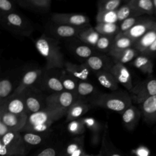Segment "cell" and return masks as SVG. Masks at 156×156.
I'll return each instance as SVG.
<instances>
[{
  "label": "cell",
  "instance_id": "cell-1",
  "mask_svg": "<svg viewBox=\"0 0 156 156\" xmlns=\"http://www.w3.org/2000/svg\"><path fill=\"white\" fill-rule=\"evenodd\" d=\"M67 110L52 105L47 104L44 110L28 115L26 124L21 132H52L51 129L52 124L66 115Z\"/></svg>",
  "mask_w": 156,
  "mask_h": 156
},
{
  "label": "cell",
  "instance_id": "cell-2",
  "mask_svg": "<svg viewBox=\"0 0 156 156\" xmlns=\"http://www.w3.org/2000/svg\"><path fill=\"white\" fill-rule=\"evenodd\" d=\"M35 45L38 52L46 59V69H63L65 62L57 39L43 34L35 41Z\"/></svg>",
  "mask_w": 156,
  "mask_h": 156
},
{
  "label": "cell",
  "instance_id": "cell-3",
  "mask_svg": "<svg viewBox=\"0 0 156 156\" xmlns=\"http://www.w3.org/2000/svg\"><path fill=\"white\" fill-rule=\"evenodd\" d=\"M88 102L92 107H99L121 114L133 103L130 93L126 91L96 94L90 98Z\"/></svg>",
  "mask_w": 156,
  "mask_h": 156
},
{
  "label": "cell",
  "instance_id": "cell-4",
  "mask_svg": "<svg viewBox=\"0 0 156 156\" xmlns=\"http://www.w3.org/2000/svg\"><path fill=\"white\" fill-rule=\"evenodd\" d=\"M1 23L4 29L19 36L29 37L34 30L29 20L16 12L1 14Z\"/></svg>",
  "mask_w": 156,
  "mask_h": 156
},
{
  "label": "cell",
  "instance_id": "cell-5",
  "mask_svg": "<svg viewBox=\"0 0 156 156\" xmlns=\"http://www.w3.org/2000/svg\"><path fill=\"white\" fill-rule=\"evenodd\" d=\"M26 146L21 132L10 131L0 138V156H25Z\"/></svg>",
  "mask_w": 156,
  "mask_h": 156
},
{
  "label": "cell",
  "instance_id": "cell-6",
  "mask_svg": "<svg viewBox=\"0 0 156 156\" xmlns=\"http://www.w3.org/2000/svg\"><path fill=\"white\" fill-rule=\"evenodd\" d=\"M56 69H57L44 68L43 74L35 87L43 92H49V94L65 91L60 78V71L58 73Z\"/></svg>",
  "mask_w": 156,
  "mask_h": 156
},
{
  "label": "cell",
  "instance_id": "cell-7",
  "mask_svg": "<svg viewBox=\"0 0 156 156\" xmlns=\"http://www.w3.org/2000/svg\"><path fill=\"white\" fill-rule=\"evenodd\" d=\"M129 93L133 102L141 104L149 98L156 95V78L149 77L139 82Z\"/></svg>",
  "mask_w": 156,
  "mask_h": 156
},
{
  "label": "cell",
  "instance_id": "cell-8",
  "mask_svg": "<svg viewBox=\"0 0 156 156\" xmlns=\"http://www.w3.org/2000/svg\"><path fill=\"white\" fill-rule=\"evenodd\" d=\"M24 94L28 115L41 111L46 107L48 96L37 87L28 88L24 91Z\"/></svg>",
  "mask_w": 156,
  "mask_h": 156
},
{
  "label": "cell",
  "instance_id": "cell-9",
  "mask_svg": "<svg viewBox=\"0 0 156 156\" xmlns=\"http://www.w3.org/2000/svg\"><path fill=\"white\" fill-rule=\"evenodd\" d=\"M51 21L54 23L78 27L90 26L89 18L80 13H55L51 15Z\"/></svg>",
  "mask_w": 156,
  "mask_h": 156
},
{
  "label": "cell",
  "instance_id": "cell-10",
  "mask_svg": "<svg viewBox=\"0 0 156 156\" xmlns=\"http://www.w3.org/2000/svg\"><path fill=\"white\" fill-rule=\"evenodd\" d=\"M24 73L15 71L1 79L0 82V104L12 95L18 87Z\"/></svg>",
  "mask_w": 156,
  "mask_h": 156
},
{
  "label": "cell",
  "instance_id": "cell-11",
  "mask_svg": "<svg viewBox=\"0 0 156 156\" xmlns=\"http://www.w3.org/2000/svg\"><path fill=\"white\" fill-rule=\"evenodd\" d=\"M0 110L13 114L27 115L24 91L19 94L13 93L10 95L0 104Z\"/></svg>",
  "mask_w": 156,
  "mask_h": 156
},
{
  "label": "cell",
  "instance_id": "cell-12",
  "mask_svg": "<svg viewBox=\"0 0 156 156\" xmlns=\"http://www.w3.org/2000/svg\"><path fill=\"white\" fill-rule=\"evenodd\" d=\"M85 63L94 73L101 71H110L115 62L108 55L96 53L86 59Z\"/></svg>",
  "mask_w": 156,
  "mask_h": 156
},
{
  "label": "cell",
  "instance_id": "cell-13",
  "mask_svg": "<svg viewBox=\"0 0 156 156\" xmlns=\"http://www.w3.org/2000/svg\"><path fill=\"white\" fill-rule=\"evenodd\" d=\"M27 118V114H13L0 110V121L3 122L11 131L21 132L26 124Z\"/></svg>",
  "mask_w": 156,
  "mask_h": 156
},
{
  "label": "cell",
  "instance_id": "cell-14",
  "mask_svg": "<svg viewBox=\"0 0 156 156\" xmlns=\"http://www.w3.org/2000/svg\"><path fill=\"white\" fill-rule=\"evenodd\" d=\"M78 98L75 93L65 90L49 94L46 98V103L58 108L68 110Z\"/></svg>",
  "mask_w": 156,
  "mask_h": 156
},
{
  "label": "cell",
  "instance_id": "cell-15",
  "mask_svg": "<svg viewBox=\"0 0 156 156\" xmlns=\"http://www.w3.org/2000/svg\"><path fill=\"white\" fill-rule=\"evenodd\" d=\"M155 23L156 21L152 18L143 17L142 19L130 30L122 34L129 37L135 42L148 32L154 26Z\"/></svg>",
  "mask_w": 156,
  "mask_h": 156
},
{
  "label": "cell",
  "instance_id": "cell-16",
  "mask_svg": "<svg viewBox=\"0 0 156 156\" xmlns=\"http://www.w3.org/2000/svg\"><path fill=\"white\" fill-rule=\"evenodd\" d=\"M43 69L41 68H34L25 71L18 87L13 93H21L28 88L35 86L40 80L43 74Z\"/></svg>",
  "mask_w": 156,
  "mask_h": 156
},
{
  "label": "cell",
  "instance_id": "cell-17",
  "mask_svg": "<svg viewBox=\"0 0 156 156\" xmlns=\"http://www.w3.org/2000/svg\"><path fill=\"white\" fill-rule=\"evenodd\" d=\"M110 71L115 77L118 82L124 87L129 92L133 87L132 79L128 68L123 64L115 62Z\"/></svg>",
  "mask_w": 156,
  "mask_h": 156
},
{
  "label": "cell",
  "instance_id": "cell-18",
  "mask_svg": "<svg viewBox=\"0 0 156 156\" xmlns=\"http://www.w3.org/2000/svg\"><path fill=\"white\" fill-rule=\"evenodd\" d=\"M87 99L78 98L69 107L66 113V122L81 118L91 107Z\"/></svg>",
  "mask_w": 156,
  "mask_h": 156
},
{
  "label": "cell",
  "instance_id": "cell-19",
  "mask_svg": "<svg viewBox=\"0 0 156 156\" xmlns=\"http://www.w3.org/2000/svg\"><path fill=\"white\" fill-rule=\"evenodd\" d=\"M52 132L48 133H35L24 132L21 135L23 140L26 146L37 147L46 146L51 143Z\"/></svg>",
  "mask_w": 156,
  "mask_h": 156
},
{
  "label": "cell",
  "instance_id": "cell-20",
  "mask_svg": "<svg viewBox=\"0 0 156 156\" xmlns=\"http://www.w3.org/2000/svg\"><path fill=\"white\" fill-rule=\"evenodd\" d=\"M85 27H74L53 23L49 27V31L55 37L60 38H71L77 37L79 34Z\"/></svg>",
  "mask_w": 156,
  "mask_h": 156
},
{
  "label": "cell",
  "instance_id": "cell-21",
  "mask_svg": "<svg viewBox=\"0 0 156 156\" xmlns=\"http://www.w3.org/2000/svg\"><path fill=\"white\" fill-rule=\"evenodd\" d=\"M16 4L23 9L37 13H44L51 10V0H17Z\"/></svg>",
  "mask_w": 156,
  "mask_h": 156
},
{
  "label": "cell",
  "instance_id": "cell-22",
  "mask_svg": "<svg viewBox=\"0 0 156 156\" xmlns=\"http://www.w3.org/2000/svg\"><path fill=\"white\" fill-rule=\"evenodd\" d=\"M139 109L145 122L148 124L156 122V95L140 104Z\"/></svg>",
  "mask_w": 156,
  "mask_h": 156
},
{
  "label": "cell",
  "instance_id": "cell-23",
  "mask_svg": "<svg viewBox=\"0 0 156 156\" xmlns=\"http://www.w3.org/2000/svg\"><path fill=\"white\" fill-rule=\"evenodd\" d=\"M141 117L140 109L132 104L122 113V123L127 130H133L138 125Z\"/></svg>",
  "mask_w": 156,
  "mask_h": 156
},
{
  "label": "cell",
  "instance_id": "cell-24",
  "mask_svg": "<svg viewBox=\"0 0 156 156\" xmlns=\"http://www.w3.org/2000/svg\"><path fill=\"white\" fill-rule=\"evenodd\" d=\"M63 69L73 77L82 81H87L91 72V70L85 63L76 64L69 62H65Z\"/></svg>",
  "mask_w": 156,
  "mask_h": 156
},
{
  "label": "cell",
  "instance_id": "cell-25",
  "mask_svg": "<svg viewBox=\"0 0 156 156\" xmlns=\"http://www.w3.org/2000/svg\"><path fill=\"white\" fill-rule=\"evenodd\" d=\"M100 154L102 156H123L110 140L107 122L104 126Z\"/></svg>",
  "mask_w": 156,
  "mask_h": 156
},
{
  "label": "cell",
  "instance_id": "cell-26",
  "mask_svg": "<svg viewBox=\"0 0 156 156\" xmlns=\"http://www.w3.org/2000/svg\"><path fill=\"white\" fill-rule=\"evenodd\" d=\"M156 40V23L154 26L147 32L142 37L135 42V48L140 54H143L145 51Z\"/></svg>",
  "mask_w": 156,
  "mask_h": 156
},
{
  "label": "cell",
  "instance_id": "cell-27",
  "mask_svg": "<svg viewBox=\"0 0 156 156\" xmlns=\"http://www.w3.org/2000/svg\"><path fill=\"white\" fill-rule=\"evenodd\" d=\"M134 43L135 41L133 40L119 32L115 37L112 47L108 55L111 56L113 54L122 51L126 49L133 47Z\"/></svg>",
  "mask_w": 156,
  "mask_h": 156
},
{
  "label": "cell",
  "instance_id": "cell-28",
  "mask_svg": "<svg viewBox=\"0 0 156 156\" xmlns=\"http://www.w3.org/2000/svg\"><path fill=\"white\" fill-rule=\"evenodd\" d=\"M94 74L102 86L112 91L118 90L119 83L110 71H101Z\"/></svg>",
  "mask_w": 156,
  "mask_h": 156
},
{
  "label": "cell",
  "instance_id": "cell-29",
  "mask_svg": "<svg viewBox=\"0 0 156 156\" xmlns=\"http://www.w3.org/2000/svg\"><path fill=\"white\" fill-rule=\"evenodd\" d=\"M133 9L140 15L154 14L153 0H130L127 1Z\"/></svg>",
  "mask_w": 156,
  "mask_h": 156
},
{
  "label": "cell",
  "instance_id": "cell-30",
  "mask_svg": "<svg viewBox=\"0 0 156 156\" xmlns=\"http://www.w3.org/2000/svg\"><path fill=\"white\" fill-rule=\"evenodd\" d=\"M101 35L95 30L94 27L88 26L81 30L77 38L83 43L91 47H95Z\"/></svg>",
  "mask_w": 156,
  "mask_h": 156
},
{
  "label": "cell",
  "instance_id": "cell-31",
  "mask_svg": "<svg viewBox=\"0 0 156 156\" xmlns=\"http://www.w3.org/2000/svg\"><path fill=\"white\" fill-rule=\"evenodd\" d=\"M132 65L143 74L151 76L154 72V63L151 57L143 55H138L132 62Z\"/></svg>",
  "mask_w": 156,
  "mask_h": 156
},
{
  "label": "cell",
  "instance_id": "cell-32",
  "mask_svg": "<svg viewBox=\"0 0 156 156\" xmlns=\"http://www.w3.org/2000/svg\"><path fill=\"white\" fill-rule=\"evenodd\" d=\"M81 120L85 126L90 131L91 136V141L93 143L99 141L100 134L103 132L104 127L102 125L92 117L81 118Z\"/></svg>",
  "mask_w": 156,
  "mask_h": 156
},
{
  "label": "cell",
  "instance_id": "cell-33",
  "mask_svg": "<svg viewBox=\"0 0 156 156\" xmlns=\"http://www.w3.org/2000/svg\"><path fill=\"white\" fill-rule=\"evenodd\" d=\"M140 54L139 52L135 48L131 47L115 53L110 57L113 59L115 62L124 65L125 63L133 61Z\"/></svg>",
  "mask_w": 156,
  "mask_h": 156
},
{
  "label": "cell",
  "instance_id": "cell-34",
  "mask_svg": "<svg viewBox=\"0 0 156 156\" xmlns=\"http://www.w3.org/2000/svg\"><path fill=\"white\" fill-rule=\"evenodd\" d=\"M64 146L60 141L51 142L37 152L34 156H58Z\"/></svg>",
  "mask_w": 156,
  "mask_h": 156
},
{
  "label": "cell",
  "instance_id": "cell-35",
  "mask_svg": "<svg viewBox=\"0 0 156 156\" xmlns=\"http://www.w3.org/2000/svg\"><path fill=\"white\" fill-rule=\"evenodd\" d=\"M60 78L64 90L76 94L79 80L64 69H62L60 71Z\"/></svg>",
  "mask_w": 156,
  "mask_h": 156
},
{
  "label": "cell",
  "instance_id": "cell-36",
  "mask_svg": "<svg viewBox=\"0 0 156 156\" xmlns=\"http://www.w3.org/2000/svg\"><path fill=\"white\" fill-rule=\"evenodd\" d=\"M94 29L104 36L115 37L119 32V26L116 23H97Z\"/></svg>",
  "mask_w": 156,
  "mask_h": 156
},
{
  "label": "cell",
  "instance_id": "cell-37",
  "mask_svg": "<svg viewBox=\"0 0 156 156\" xmlns=\"http://www.w3.org/2000/svg\"><path fill=\"white\" fill-rule=\"evenodd\" d=\"M83 135H80L72 138L66 144H65L61 153L63 156H70L76 151L83 146Z\"/></svg>",
  "mask_w": 156,
  "mask_h": 156
},
{
  "label": "cell",
  "instance_id": "cell-38",
  "mask_svg": "<svg viewBox=\"0 0 156 156\" xmlns=\"http://www.w3.org/2000/svg\"><path fill=\"white\" fill-rule=\"evenodd\" d=\"M96 88L94 86L89 82L79 80L76 91V94L79 98L85 99L88 96L94 93Z\"/></svg>",
  "mask_w": 156,
  "mask_h": 156
},
{
  "label": "cell",
  "instance_id": "cell-39",
  "mask_svg": "<svg viewBox=\"0 0 156 156\" xmlns=\"http://www.w3.org/2000/svg\"><path fill=\"white\" fill-rule=\"evenodd\" d=\"M116 14L118 21L121 23L131 16H141L127 3L120 6L116 10Z\"/></svg>",
  "mask_w": 156,
  "mask_h": 156
},
{
  "label": "cell",
  "instance_id": "cell-40",
  "mask_svg": "<svg viewBox=\"0 0 156 156\" xmlns=\"http://www.w3.org/2000/svg\"><path fill=\"white\" fill-rule=\"evenodd\" d=\"M115 37L101 35L98 43L94 47L96 50L103 53H106L107 55L110 52L113 45Z\"/></svg>",
  "mask_w": 156,
  "mask_h": 156
},
{
  "label": "cell",
  "instance_id": "cell-41",
  "mask_svg": "<svg viewBox=\"0 0 156 156\" xmlns=\"http://www.w3.org/2000/svg\"><path fill=\"white\" fill-rule=\"evenodd\" d=\"M121 0H103L98 2V12L116 11L120 7Z\"/></svg>",
  "mask_w": 156,
  "mask_h": 156
},
{
  "label": "cell",
  "instance_id": "cell-42",
  "mask_svg": "<svg viewBox=\"0 0 156 156\" xmlns=\"http://www.w3.org/2000/svg\"><path fill=\"white\" fill-rule=\"evenodd\" d=\"M85 128L81 118L71 121L67 125L68 132L73 135H82L85 131Z\"/></svg>",
  "mask_w": 156,
  "mask_h": 156
},
{
  "label": "cell",
  "instance_id": "cell-43",
  "mask_svg": "<svg viewBox=\"0 0 156 156\" xmlns=\"http://www.w3.org/2000/svg\"><path fill=\"white\" fill-rule=\"evenodd\" d=\"M96 20L97 23H116V10L112 12H98Z\"/></svg>",
  "mask_w": 156,
  "mask_h": 156
},
{
  "label": "cell",
  "instance_id": "cell-44",
  "mask_svg": "<svg viewBox=\"0 0 156 156\" xmlns=\"http://www.w3.org/2000/svg\"><path fill=\"white\" fill-rule=\"evenodd\" d=\"M73 50L76 55L80 58H85V60L96 53L95 50L93 49L91 46L84 43L82 44L76 45L74 47Z\"/></svg>",
  "mask_w": 156,
  "mask_h": 156
},
{
  "label": "cell",
  "instance_id": "cell-45",
  "mask_svg": "<svg viewBox=\"0 0 156 156\" xmlns=\"http://www.w3.org/2000/svg\"><path fill=\"white\" fill-rule=\"evenodd\" d=\"M143 16H131L123 21H122L119 26V32L124 33L130 30L133 26H135L139 21H140Z\"/></svg>",
  "mask_w": 156,
  "mask_h": 156
},
{
  "label": "cell",
  "instance_id": "cell-46",
  "mask_svg": "<svg viewBox=\"0 0 156 156\" xmlns=\"http://www.w3.org/2000/svg\"><path fill=\"white\" fill-rule=\"evenodd\" d=\"M0 10L1 14H6L16 12L14 4L12 2L9 0H0Z\"/></svg>",
  "mask_w": 156,
  "mask_h": 156
},
{
  "label": "cell",
  "instance_id": "cell-47",
  "mask_svg": "<svg viewBox=\"0 0 156 156\" xmlns=\"http://www.w3.org/2000/svg\"><path fill=\"white\" fill-rule=\"evenodd\" d=\"M135 156H150L149 149L145 146H141L133 151Z\"/></svg>",
  "mask_w": 156,
  "mask_h": 156
},
{
  "label": "cell",
  "instance_id": "cell-48",
  "mask_svg": "<svg viewBox=\"0 0 156 156\" xmlns=\"http://www.w3.org/2000/svg\"><path fill=\"white\" fill-rule=\"evenodd\" d=\"M143 54L147 55L149 57H153L156 55V40L149 46V48L145 51V52Z\"/></svg>",
  "mask_w": 156,
  "mask_h": 156
},
{
  "label": "cell",
  "instance_id": "cell-49",
  "mask_svg": "<svg viewBox=\"0 0 156 156\" xmlns=\"http://www.w3.org/2000/svg\"><path fill=\"white\" fill-rule=\"evenodd\" d=\"M10 131V129L3 122L0 121V137L1 138Z\"/></svg>",
  "mask_w": 156,
  "mask_h": 156
},
{
  "label": "cell",
  "instance_id": "cell-50",
  "mask_svg": "<svg viewBox=\"0 0 156 156\" xmlns=\"http://www.w3.org/2000/svg\"><path fill=\"white\" fill-rule=\"evenodd\" d=\"M85 154V151L83 149V146L80 147L79 149L73 152L70 156H83Z\"/></svg>",
  "mask_w": 156,
  "mask_h": 156
},
{
  "label": "cell",
  "instance_id": "cell-51",
  "mask_svg": "<svg viewBox=\"0 0 156 156\" xmlns=\"http://www.w3.org/2000/svg\"><path fill=\"white\" fill-rule=\"evenodd\" d=\"M154 7V14L156 15V0H153Z\"/></svg>",
  "mask_w": 156,
  "mask_h": 156
},
{
  "label": "cell",
  "instance_id": "cell-52",
  "mask_svg": "<svg viewBox=\"0 0 156 156\" xmlns=\"http://www.w3.org/2000/svg\"><path fill=\"white\" fill-rule=\"evenodd\" d=\"M83 156H102V155L100 154L98 155H89V154H87L85 153Z\"/></svg>",
  "mask_w": 156,
  "mask_h": 156
},
{
  "label": "cell",
  "instance_id": "cell-53",
  "mask_svg": "<svg viewBox=\"0 0 156 156\" xmlns=\"http://www.w3.org/2000/svg\"><path fill=\"white\" fill-rule=\"evenodd\" d=\"M58 156H63V155L62 153H60V155H59Z\"/></svg>",
  "mask_w": 156,
  "mask_h": 156
}]
</instances>
